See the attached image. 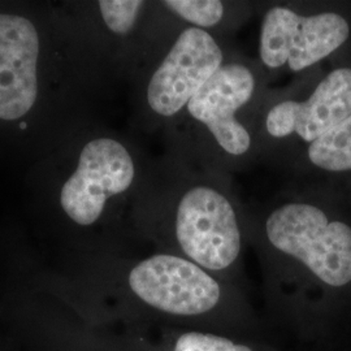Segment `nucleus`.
<instances>
[{
  "instance_id": "4",
  "label": "nucleus",
  "mask_w": 351,
  "mask_h": 351,
  "mask_svg": "<svg viewBox=\"0 0 351 351\" xmlns=\"http://www.w3.org/2000/svg\"><path fill=\"white\" fill-rule=\"evenodd\" d=\"M129 287L141 301L177 316L208 313L221 297L219 282L206 269L168 254L154 255L134 265Z\"/></svg>"
},
{
  "instance_id": "9",
  "label": "nucleus",
  "mask_w": 351,
  "mask_h": 351,
  "mask_svg": "<svg viewBox=\"0 0 351 351\" xmlns=\"http://www.w3.org/2000/svg\"><path fill=\"white\" fill-rule=\"evenodd\" d=\"M294 133L307 143L324 136L351 116V68L326 75L308 99L293 101Z\"/></svg>"
},
{
  "instance_id": "6",
  "label": "nucleus",
  "mask_w": 351,
  "mask_h": 351,
  "mask_svg": "<svg viewBox=\"0 0 351 351\" xmlns=\"http://www.w3.org/2000/svg\"><path fill=\"white\" fill-rule=\"evenodd\" d=\"M221 66L223 51L213 36L195 26L185 29L151 77V110L163 117L175 116Z\"/></svg>"
},
{
  "instance_id": "10",
  "label": "nucleus",
  "mask_w": 351,
  "mask_h": 351,
  "mask_svg": "<svg viewBox=\"0 0 351 351\" xmlns=\"http://www.w3.org/2000/svg\"><path fill=\"white\" fill-rule=\"evenodd\" d=\"M310 162L326 172L351 171V116L310 143Z\"/></svg>"
},
{
  "instance_id": "14",
  "label": "nucleus",
  "mask_w": 351,
  "mask_h": 351,
  "mask_svg": "<svg viewBox=\"0 0 351 351\" xmlns=\"http://www.w3.org/2000/svg\"><path fill=\"white\" fill-rule=\"evenodd\" d=\"M265 128L274 138H287L294 134L293 101H282L275 104L265 117Z\"/></svg>"
},
{
  "instance_id": "2",
  "label": "nucleus",
  "mask_w": 351,
  "mask_h": 351,
  "mask_svg": "<svg viewBox=\"0 0 351 351\" xmlns=\"http://www.w3.org/2000/svg\"><path fill=\"white\" fill-rule=\"evenodd\" d=\"M176 239L189 261L206 271H223L241 252V229L232 202L220 190L197 185L176 210Z\"/></svg>"
},
{
  "instance_id": "8",
  "label": "nucleus",
  "mask_w": 351,
  "mask_h": 351,
  "mask_svg": "<svg viewBox=\"0 0 351 351\" xmlns=\"http://www.w3.org/2000/svg\"><path fill=\"white\" fill-rule=\"evenodd\" d=\"M39 37L27 19L0 14V119L17 120L37 101Z\"/></svg>"
},
{
  "instance_id": "11",
  "label": "nucleus",
  "mask_w": 351,
  "mask_h": 351,
  "mask_svg": "<svg viewBox=\"0 0 351 351\" xmlns=\"http://www.w3.org/2000/svg\"><path fill=\"white\" fill-rule=\"evenodd\" d=\"M163 4L202 30L217 25L224 16V4L219 0H168Z\"/></svg>"
},
{
  "instance_id": "1",
  "label": "nucleus",
  "mask_w": 351,
  "mask_h": 351,
  "mask_svg": "<svg viewBox=\"0 0 351 351\" xmlns=\"http://www.w3.org/2000/svg\"><path fill=\"white\" fill-rule=\"evenodd\" d=\"M265 234L277 251L301 262L333 288L351 282V226L330 220L307 202H289L269 213Z\"/></svg>"
},
{
  "instance_id": "3",
  "label": "nucleus",
  "mask_w": 351,
  "mask_h": 351,
  "mask_svg": "<svg viewBox=\"0 0 351 351\" xmlns=\"http://www.w3.org/2000/svg\"><path fill=\"white\" fill-rule=\"evenodd\" d=\"M349 36V23L339 13L302 16L278 5L264 14L259 55L267 68L288 65L301 72L339 50Z\"/></svg>"
},
{
  "instance_id": "13",
  "label": "nucleus",
  "mask_w": 351,
  "mask_h": 351,
  "mask_svg": "<svg viewBox=\"0 0 351 351\" xmlns=\"http://www.w3.org/2000/svg\"><path fill=\"white\" fill-rule=\"evenodd\" d=\"M175 351H252L245 345L211 333L188 332L176 339Z\"/></svg>"
},
{
  "instance_id": "7",
  "label": "nucleus",
  "mask_w": 351,
  "mask_h": 351,
  "mask_svg": "<svg viewBox=\"0 0 351 351\" xmlns=\"http://www.w3.org/2000/svg\"><path fill=\"white\" fill-rule=\"evenodd\" d=\"M254 91L255 77L246 65L223 64L189 101L186 110L210 130L226 154L241 156L250 150L251 136L236 113L251 101Z\"/></svg>"
},
{
  "instance_id": "12",
  "label": "nucleus",
  "mask_w": 351,
  "mask_h": 351,
  "mask_svg": "<svg viewBox=\"0 0 351 351\" xmlns=\"http://www.w3.org/2000/svg\"><path fill=\"white\" fill-rule=\"evenodd\" d=\"M143 1L138 0H101L99 10L108 29L116 34H128L138 19Z\"/></svg>"
},
{
  "instance_id": "5",
  "label": "nucleus",
  "mask_w": 351,
  "mask_h": 351,
  "mask_svg": "<svg viewBox=\"0 0 351 351\" xmlns=\"http://www.w3.org/2000/svg\"><path fill=\"white\" fill-rule=\"evenodd\" d=\"M134 176V162L124 145L112 138L90 141L62 189V207L77 224L91 226L101 217L108 198L130 188Z\"/></svg>"
}]
</instances>
